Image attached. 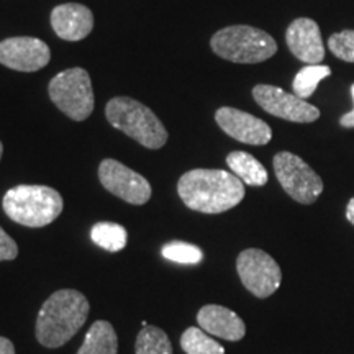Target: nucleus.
<instances>
[{"mask_svg":"<svg viewBox=\"0 0 354 354\" xmlns=\"http://www.w3.org/2000/svg\"><path fill=\"white\" fill-rule=\"evenodd\" d=\"M236 271L243 286L258 299L271 297L282 282V271L271 254L248 248L236 258Z\"/></svg>","mask_w":354,"mask_h":354,"instance_id":"8","label":"nucleus"},{"mask_svg":"<svg viewBox=\"0 0 354 354\" xmlns=\"http://www.w3.org/2000/svg\"><path fill=\"white\" fill-rule=\"evenodd\" d=\"M328 48L338 59L354 63V30H343V32L331 35Z\"/></svg>","mask_w":354,"mask_h":354,"instance_id":"23","label":"nucleus"},{"mask_svg":"<svg viewBox=\"0 0 354 354\" xmlns=\"http://www.w3.org/2000/svg\"><path fill=\"white\" fill-rule=\"evenodd\" d=\"M0 354H15V346L8 338L0 336Z\"/></svg>","mask_w":354,"mask_h":354,"instance_id":"26","label":"nucleus"},{"mask_svg":"<svg viewBox=\"0 0 354 354\" xmlns=\"http://www.w3.org/2000/svg\"><path fill=\"white\" fill-rule=\"evenodd\" d=\"M215 55L232 63L254 64L269 59L277 53V43L271 35L248 25H233L216 32L210 39Z\"/></svg>","mask_w":354,"mask_h":354,"instance_id":"5","label":"nucleus"},{"mask_svg":"<svg viewBox=\"0 0 354 354\" xmlns=\"http://www.w3.org/2000/svg\"><path fill=\"white\" fill-rule=\"evenodd\" d=\"M51 26L66 41H81L94 28V15L81 3H63L53 8Z\"/></svg>","mask_w":354,"mask_h":354,"instance_id":"14","label":"nucleus"},{"mask_svg":"<svg viewBox=\"0 0 354 354\" xmlns=\"http://www.w3.org/2000/svg\"><path fill=\"white\" fill-rule=\"evenodd\" d=\"M227 165L243 184L253 185V187H263V185L268 184V171L253 154L233 151L227 156Z\"/></svg>","mask_w":354,"mask_h":354,"instance_id":"16","label":"nucleus"},{"mask_svg":"<svg viewBox=\"0 0 354 354\" xmlns=\"http://www.w3.org/2000/svg\"><path fill=\"white\" fill-rule=\"evenodd\" d=\"M215 120L221 130L240 143L264 146L272 138V130L268 123L243 110L221 107L216 110Z\"/></svg>","mask_w":354,"mask_h":354,"instance_id":"12","label":"nucleus"},{"mask_svg":"<svg viewBox=\"0 0 354 354\" xmlns=\"http://www.w3.org/2000/svg\"><path fill=\"white\" fill-rule=\"evenodd\" d=\"M180 346L185 354H225V348L212 339L207 331L190 326L180 336Z\"/></svg>","mask_w":354,"mask_h":354,"instance_id":"21","label":"nucleus"},{"mask_svg":"<svg viewBox=\"0 0 354 354\" xmlns=\"http://www.w3.org/2000/svg\"><path fill=\"white\" fill-rule=\"evenodd\" d=\"M177 192L190 210L223 214L245 198V184L228 171L192 169L180 177Z\"/></svg>","mask_w":354,"mask_h":354,"instance_id":"1","label":"nucleus"},{"mask_svg":"<svg viewBox=\"0 0 354 354\" xmlns=\"http://www.w3.org/2000/svg\"><path fill=\"white\" fill-rule=\"evenodd\" d=\"M2 153H3V146L0 143V159H2Z\"/></svg>","mask_w":354,"mask_h":354,"instance_id":"28","label":"nucleus"},{"mask_svg":"<svg viewBox=\"0 0 354 354\" xmlns=\"http://www.w3.org/2000/svg\"><path fill=\"white\" fill-rule=\"evenodd\" d=\"M102 185L131 205H143L151 198V184L143 176L115 159H104L99 166Z\"/></svg>","mask_w":354,"mask_h":354,"instance_id":"10","label":"nucleus"},{"mask_svg":"<svg viewBox=\"0 0 354 354\" xmlns=\"http://www.w3.org/2000/svg\"><path fill=\"white\" fill-rule=\"evenodd\" d=\"M91 238L97 246L110 253H118L128 243L127 230L118 223L112 221H100L91 230Z\"/></svg>","mask_w":354,"mask_h":354,"instance_id":"18","label":"nucleus"},{"mask_svg":"<svg viewBox=\"0 0 354 354\" xmlns=\"http://www.w3.org/2000/svg\"><path fill=\"white\" fill-rule=\"evenodd\" d=\"M289 50L297 59L307 64H318L325 57L320 26L310 19H297L289 25L286 32Z\"/></svg>","mask_w":354,"mask_h":354,"instance_id":"13","label":"nucleus"},{"mask_svg":"<svg viewBox=\"0 0 354 354\" xmlns=\"http://www.w3.org/2000/svg\"><path fill=\"white\" fill-rule=\"evenodd\" d=\"M346 218L349 223L354 225V197L348 202V205H346Z\"/></svg>","mask_w":354,"mask_h":354,"instance_id":"27","label":"nucleus"},{"mask_svg":"<svg viewBox=\"0 0 354 354\" xmlns=\"http://www.w3.org/2000/svg\"><path fill=\"white\" fill-rule=\"evenodd\" d=\"M91 305L82 292L61 289L41 305L37 318V338L46 348H59L79 333L87 322Z\"/></svg>","mask_w":354,"mask_h":354,"instance_id":"2","label":"nucleus"},{"mask_svg":"<svg viewBox=\"0 0 354 354\" xmlns=\"http://www.w3.org/2000/svg\"><path fill=\"white\" fill-rule=\"evenodd\" d=\"M351 97H353V102H354V84L351 86ZM339 125L343 128H354V105H353V110L351 112L344 113L342 118H339Z\"/></svg>","mask_w":354,"mask_h":354,"instance_id":"25","label":"nucleus"},{"mask_svg":"<svg viewBox=\"0 0 354 354\" xmlns=\"http://www.w3.org/2000/svg\"><path fill=\"white\" fill-rule=\"evenodd\" d=\"M105 117L113 128L148 149L162 148L169 136L153 110L130 97H115L110 100L105 107Z\"/></svg>","mask_w":354,"mask_h":354,"instance_id":"4","label":"nucleus"},{"mask_svg":"<svg viewBox=\"0 0 354 354\" xmlns=\"http://www.w3.org/2000/svg\"><path fill=\"white\" fill-rule=\"evenodd\" d=\"M279 184L295 202L310 205L323 192V180L302 158L289 151L277 153L272 159Z\"/></svg>","mask_w":354,"mask_h":354,"instance_id":"7","label":"nucleus"},{"mask_svg":"<svg viewBox=\"0 0 354 354\" xmlns=\"http://www.w3.org/2000/svg\"><path fill=\"white\" fill-rule=\"evenodd\" d=\"M162 256L172 263L179 264H198L202 263L203 253L202 250L196 245L184 241H171L162 246Z\"/></svg>","mask_w":354,"mask_h":354,"instance_id":"22","label":"nucleus"},{"mask_svg":"<svg viewBox=\"0 0 354 354\" xmlns=\"http://www.w3.org/2000/svg\"><path fill=\"white\" fill-rule=\"evenodd\" d=\"M48 92L53 104L74 122L86 120L94 112V91L86 69L73 68L56 74Z\"/></svg>","mask_w":354,"mask_h":354,"instance_id":"6","label":"nucleus"},{"mask_svg":"<svg viewBox=\"0 0 354 354\" xmlns=\"http://www.w3.org/2000/svg\"><path fill=\"white\" fill-rule=\"evenodd\" d=\"M331 74V69L328 66H320V64H308L304 69H300L295 76L292 87H294V94L300 97V99H308L315 94L318 84L323 79L328 77Z\"/></svg>","mask_w":354,"mask_h":354,"instance_id":"19","label":"nucleus"},{"mask_svg":"<svg viewBox=\"0 0 354 354\" xmlns=\"http://www.w3.org/2000/svg\"><path fill=\"white\" fill-rule=\"evenodd\" d=\"M136 354H172V344L169 336L158 326H145L136 336Z\"/></svg>","mask_w":354,"mask_h":354,"instance_id":"20","label":"nucleus"},{"mask_svg":"<svg viewBox=\"0 0 354 354\" xmlns=\"http://www.w3.org/2000/svg\"><path fill=\"white\" fill-rule=\"evenodd\" d=\"M118 336L112 323L97 320L91 325L77 354H117Z\"/></svg>","mask_w":354,"mask_h":354,"instance_id":"17","label":"nucleus"},{"mask_svg":"<svg viewBox=\"0 0 354 354\" xmlns=\"http://www.w3.org/2000/svg\"><path fill=\"white\" fill-rule=\"evenodd\" d=\"M3 212L15 223L41 228L55 221L63 212L64 202L57 190L48 185H15L2 201Z\"/></svg>","mask_w":354,"mask_h":354,"instance_id":"3","label":"nucleus"},{"mask_svg":"<svg viewBox=\"0 0 354 354\" xmlns=\"http://www.w3.org/2000/svg\"><path fill=\"white\" fill-rule=\"evenodd\" d=\"M198 326L207 333L227 342H240L246 335V325L233 310L221 305H205L197 313Z\"/></svg>","mask_w":354,"mask_h":354,"instance_id":"15","label":"nucleus"},{"mask_svg":"<svg viewBox=\"0 0 354 354\" xmlns=\"http://www.w3.org/2000/svg\"><path fill=\"white\" fill-rule=\"evenodd\" d=\"M253 97L261 109L282 120L312 123L320 118V110L317 107L295 94L282 91L281 87L259 84L253 88Z\"/></svg>","mask_w":354,"mask_h":354,"instance_id":"9","label":"nucleus"},{"mask_svg":"<svg viewBox=\"0 0 354 354\" xmlns=\"http://www.w3.org/2000/svg\"><path fill=\"white\" fill-rule=\"evenodd\" d=\"M50 59V48L38 38L15 37L0 43V64L20 73H35L43 69Z\"/></svg>","mask_w":354,"mask_h":354,"instance_id":"11","label":"nucleus"},{"mask_svg":"<svg viewBox=\"0 0 354 354\" xmlns=\"http://www.w3.org/2000/svg\"><path fill=\"white\" fill-rule=\"evenodd\" d=\"M19 256V246L15 240L0 227V261H12Z\"/></svg>","mask_w":354,"mask_h":354,"instance_id":"24","label":"nucleus"}]
</instances>
